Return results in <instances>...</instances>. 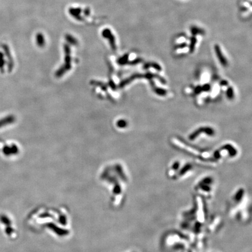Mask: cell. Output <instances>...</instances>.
I'll return each mask as SVG.
<instances>
[{
	"mask_svg": "<svg viewBox=\"0 0 252 252\" xmlns=\"http://www.w3.org/2000/svg\"><path fill=\"white\" fill-rule=\"evenodd\" d=\"M248 193L243 188L236 189L231 194L226 211L229 215L241 223H247L251 219V205Z\"/></svg>",
	"mask_w": 252,
	"mask_h": 252,
	"instance_id": "6da1fadb",
	"label": "cell"
},
{
	"mask_svg": "<svg viewBox=\"0 0 252 252\" xmlns=\"http://www.w3.org/2000/svg\"><path fill=\"white\" fill-rule=\"evenodd\" d=\"M190 240L186 235L182 232L171 231L165 233L161 239V246L172 251H185L189 248Z\"/></svg>",
	"mask_w": 252,
	"mask_h": 252,
	"instance_id": "7a4b0ae2",
	"label": "cell"
},
{
	"mask_svg": "<svg viewBox=\"0 0 252 252\" xmlns=\"http://www.w3.org/2000/svg\"><path fill=\"white\" fill-rule=\"evenodd\" d=\"M215 180L211 176L201 177L195 183L194 189L196 195L203 200H210L215 195Z\"/></svg>",
	"mask_w": 252,
	"mask_h": 252,
	"instance_id": "3957f363",
	"label": "cell"
},
{
	"mask_svg": "<svg viewBox=\"0 0 252 252\" xmlns=\"http://www.w3.org/2000/svg\"><path fill=\"white\" fill-rule=\"evenodd\" d=\"M194 172V166L191 163L180 165L177 172L173 177V181H180L186 179L191 176Z\"/></svg>",
	"mask_w": 252,
	"mask_h": 252,
	"instance_id": "277c9868",
	"label": "cell"
},
{
	"mask_svg": "<svg viewBox=\"0 0 252 252\" xmlns=\"http://www.w3.org/2000/svg\"><path fill=\"white\" fill-rule=\"evenodd\" d=\"M205 231L210 233H214L220 228L221 218L218 215H214L208 224H205Z\"/></svg>",
	"mask_w": 252,
	"mask_h": 252,
	"instance_id": "5b68a950",
	"label": "cell"
},
{
	"mask_svg": "<svg viewBox=\"0 0 252 252\" xmlns=\"http://www.w3.org/2000/svg\"><path fill=\"white\" fill-rule=\"evenodd\" d=\"M205 133L208 136H213L215 134L214 130L210 127H201L199 128L197 130H195L191 134H190L189 138L190 140L193 141L197 138L200 134Z\"/></svg>",
	"mask_w": 252,
	"mask_h": 252,
	"instance_id": "8992f818",
	"label": "cell"
},
{
	"mask_svg": "<svg viewBox=\"0 0 252 252\" xmlns=\"http://www.w3.org/2000/svg\"><path fill=\"white\" fill-rule=\"evenodd\" d=\"M220 149L225 151L230 158H235L237 156L238 151L236 148L230 144H226L221 147Z\"/></svg>",
	"mask_w": 252,
	"mask_h": 252,
	"instance_id": "52a82bcc",
	"label": "cell"
},
{
	"mask_svg": "<svg viewBox=\"0 0 252 252\" xmlns=\"http://www.w3.org/2000/svg\"><path fill=\"white\" fill-rule=\"evenodd\" d=\"M214 50H215L216 56L217 57V59H218L220 64L223 67H226L228 65V61L225 58V57L224 56V55L223 54L220 46L218 45H215L214 46Z\"/></svg>",
	"mask_w": 252,
	"mask_h": 252,
	"instance_id": "ba28073f",
	"label": "cell"
},
{
	"mask_svg": "<svg viewBox=\"0 0 252 252\" xmlns=\"http://www.w3.org/2000/svg\"><path fill=\"white\" fill-rule=\"evenodd\" d=\"M15 121V117L13 116H8L0 119V128L7 125L12 123Z\"/></svg>",
	"mask_w": 252,
	"mask_h": 252,
	"instance_id": "9c48e42d",
	"label": "cell"
},
{
	"mask_svg": "<svg viewBox=\"0 0 252 252\" xmlns=\"http://www.w3.org/2000/svg\"><path fill=\"white\" fill-rule=\"evenodd\" d=\"M190 32L193 36H196L197 35H204L205 31L204 29L199 28L196 26H192L190 27Z\"/></svg>",
	"mask_w": 252,
	"mask_h": 252,
	"instance_id": "30bf717a",
	"label": "cell"
},
{
	"mask_svg": "<svg viewBox=\"0 0 252 252\" xmlns=\"http://www.w3.org/2000/svg\"><path fill=\"white\" fill-rule=\"evenodd\" d=\"M197 38L195 36H192L190 39V43L189 45V52L193 53L195 50V47L197 43Z\"/></svg>",
	"mask_w": 252,
	"mask_h": 252,
	"instance_id": "8fae6325",
	"label": "cell"
},
{
	"mask_svg": "<svg viewBox=\"0 0 252 252\" xmlns=\"http://www.w3.org/2000/svg\"><path fill=\"white\" fill-rule=\"evenodd\" d=\"M3 48L4 49L5 53L7 54V58H8V62H9V64H8V70H9V71H10V70H12V59H11V55H10V53L8 51V48L7 46H3Z\"/></svg>",
	"mask_w": 252,
	"mask_h": 252,
	"instance_id": "7c38bea8",
	"label": "cell"
},
{
	"mask_svg": "<svg viewBox=\"0 0 252 252\" xmlns=\"http://www.w3.org/2000/svg\"><path fill=\"white\" fill-rule=\"evenodd\" d=\"M149 67H152L157 71H161V70H162V67L160 66V65L156 63H148V64H145V65L144 67V68L145 69H148Z\"/></svg>",
	"mask_w": 252,
	"mask_h": 252,
	"instance_id": "4fadbf2b",
	"label": "cell"
},
{
	"mask_svg": "<svg viewBox=\"0 0 252 252\" xmlns=\"http://www.w3.org/2000/svg\"><path fill=\"white\" fill-rule=\"evenodd\" d=\"M154 91L156 93V94L160 96H164L167 94L166 90L161 88H158V87L154 88Z\"/></svg>",
	"mask_w": 252,
	"mask_h": 252,
	"instance_id": "5bb4252c",
	"label": "cell"
},
{
	"mask_svg": "<svg viewBox=\"0 0 252 252\" xmlns=\"http://www.w3.org/2000/svg\"><path fill=\"white\" fill-rule=\"evenodd\" d=\"M226 94L228 99L231 100L234 97V90L232 87H229L226 92Z\"/></svg>",
	"mask_w": 252,
	"mask_h": 252,
	"instance_id": "9a60e30c",
	"label": "cell"
},
{
	"mask_svg": "<svg viewBox=\"0 0 252 252\" xmlns=\"http://www.w3.org/2000/svg\"><path fill=\"white\" fill-rule=\"evenodd\" d=\"M5 64V61L4 54H2V53L0 51V72L1 73H4V70Z\"/></svg>",
	"mask_w": 252,
	"mask_h": 252,
	"instance_id": "2e32d148",
	"label": "cell"
},
{
	"mask_svg": "<svg viewBox=\"0 0 252 252\" xmlns=\"http://www.w3.org/2000/svg\"><path fill=\"white\" fill-rule=\"evenodd\" d=\"M187 46H188V45H187L186 43H180V44H178V45H176L175 47H174V49H176V50H177V49H183V48H186Z\"/></svg>",
	"mask_w": 252,
	"mask_h": 252,
	"instance_id": "e0dca14e",
	"label": "cell"
},
{
	"mask_svg": "<svg viewBox=\"0 0 252 252\" xmlns=\"http://www.w3.org/2000/svg\"><path fill=\"white\" fill-rule=\"evenodd\" d=\"M201 89H202V91H204V92H208V91H209L210 90V89H211V86H210V84H204V85H203V86H201Z\"/></svg>",
	"mask_w": 252,
	"mask_h": 252,
	"instance_id": "ac0fdd59",
	"label": "cell"
},
{
	"mask_svg": "<svg viewBox=\"0 0 252 252\" xmlns=\"http://www.w3.org/2000/svg\"><path fill=\"white\" fill-rule=\"evenodd\" d=\"M201 92H202V89H201V86H196L195 88V89H194V94H200Z\"/></svg>",
	"mask_w": 252,
	"mask_h": 252,
	"instance_id": "d6986e66",
	"label": "cell"
},
{
	"mask_svg": "<svg viewBox=\"0 0 252 252\" xmlns=\"http://www.w3.org/2000/svg\"><path fill=\"white\" fill-rule=\"evenodd\" d=\"M228 82L226 80H223L220 82V85L222 86H226L228 85Z\"/></svg>",
	"mask_w": 252,
	"mask_h": 252,
	"instance_id": "ffe728a7",
	"label": "cell"
}]
</instances>
